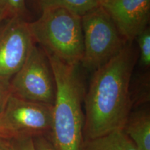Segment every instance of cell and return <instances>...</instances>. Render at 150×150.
<instances>
[{
    "label": "cell",
    "mask_w": 150,
    "mask_h": 150,
    "mask_svg": "<svg viewBox=\"0 0 150 150\" xmlns=\"http://www.w3.org/2000/svg\"><path fill=\"white\" fill-rule=\"evenodd\" d=\"M136 54L127 43L95 70L83 99V140L123 129L132 108L131 79Z\"/></svg>",
    "instance_id": "cell-1"
},
{
    "label": "cell",
    "mask_w": 150,
    "mask_h": 150,
    "mask_svg": "<svg viewBox=\"0 0 150 150\" xmlns=\"http://www.w3.org/2000/svg\"><path fill=\"white\" fill-rule=\"evenodd\" d=\"M46 52L54 76L55 100L50 138L55 150H81L83 140L86 90L78 65L64 63Z\"/></svg>",
    "instance_id": "cell-2"
},
{
    "label": "cell",
    "mask_w": 150,
    "mask_h": 150,
    "mask_svg": "<svg viewBox=\"0 0 150 150\" xmlns=\"http://www.w3.org/2000/svg\"><path fill=\"white\" fill-rule=\"evenodd\" d=\"M35 44L64 63L79 65L83 57L81 16L63 7L41 11L36 20L28 22Z\"/></svg>",
    "instance_id": "cell-3"
},
{
    "label": "cell",
    "mask_w": 150,
    "mask_h": 150,
    "mask_svg": "<svg viewBox=\"0 0 150 150\" xmlns=\"http://www.w3.org/2000/svg\"><path fill=\"white\" fill-rule=\"evenodd\" d=\"M84 67L97 70L129 43L108 13L100 5L81 16Z\"/></svg>",
    "instance_id": "cell-4"
},
{
    "label": "cell",
    "mask_w": 150,
    "mask_h": 150,
    "mask_svg": "<svg viewBox=\"0 0 150 150\" xmlns=\"http://www.w3.org/2000/svg\"><path fill=\"white\" fill-rule=\"evenodd\" d=\"M52 108L10 94L0 110V137L7 140L50 137Z\"/></svg>",
    "instance_id": "cell-5"
},
{
    "label": "cell",
    "mask_w": 150,
    "mask_h": 150,
    "mask_svg": "<svg viewBox=\"0 0 150 150\" xmlns=\"http://www.w3.org/2000/svg\"><path fill=\"white\" fill-rule=\"evenodd\" d=\"M11 93L29 102L53 106L56 84L45 51L34 43L20 70L10 81Z\"/></svg>",
    "instance_id": "cell-6"
},
{
    "label": "cell",
    "mask_w": 150,
    "mask_h": 150,
    "mask_svg": "<svg viewBox=\"0 0 150 150\" xmlns=\"http://www.w3.org/2000/svg\"><path fill=\"white\" fill-rule=\"evenodd\" d=\"M34 43L26 19L12 17L0 24V80L10 81Z\"/></svg>",
    "instance_id": "cell-7"
},
{
    "label": "cell",
    "mask_w": 150,
    "mask_h": 150,
    "mask_svg": "<svg viewBox=\"0 0 150 150\" xmlns=\"http://www.w3.org/2000/svg\"><path fill=\"white\" fill-rule=\"evenodd\" d=\"M108 13L128 42L148 27L150 0H106L99 4Z\"/></svg>",
    "instance_id": "cell-8"
},
{
    "label": "cell",
    "mask_w": 150,
    "mask_h": 150,
    "mask_svg": "<svg viewBox=\"0 0 150 150\" xmlns=\"http://www.w3.org/2000/svg\"><path fill=\"white\" fill-rule=\"evenodd\" d=\"M124 131L138 150H150V114L147 109L130 113Z\"/></svg>",
    "instance_id": "cell-9"
},
{
    "label": "cell",
    "mask_w": 150,
    "mask_h": 150,
    "mask_svg": "<svg viewBox=\"0 0 150 150\" xmlns=\"http://www.w3.org/2000/svg\"><path fill=\"white\" fill-rule=\"evenodd\" d=\"M81 150H138L124 129L83 140Z\"/></svg>",
    "instance_id": "cell-10"
},
{
    "label": "cell",
    "mask_w": 150,
    "mask_h": 150,
    "mask_svg": "<svg viewBox=\"0 0 150 150\" xmlns=\"http://www.w3.org/2000/svg\"><path fill=\"white\" fill-rule=\"evenodd\" d=\"M42 11L52 7H63L82 16L99 5L96 0H34Z\"/></svg>",
    "instance_id": "cell-11"
},
{
    "label": "cell",
    "mask_w": 150,
    "mask_h": 150,
    "mask_svg": "<svg viewBox=\"0 0 150 150\" xmlns=\"http://www.w3.org/2000/svg\"><path fill=\"white\" fill-rule=\"evenodd\" d=\"M139 49L140 61L142 67H147L150 65V29L149 27L144 30L136 37Z\"/></svg>",
    "instance_id": "cell-12"
},
{
    "label": "cell",
    "mask_w": 150,
    "mask_h": 150,
    "mask_svg": "<svg viewBox=\"0 0 150 150\" xmlns=\"http://www.w3.org/2000/svg\"><path fill=\"white\" fill-rule=\"evenodd\" d=\"M0 8L4 10L9 18L20 17L26 19L27 10L25 0H0Z\"/></svg>",
    "instance_id": "cell-13"
},
{
    "label": "cell",
    "mask_w": 150,
    "mask_h": 150,
    "mask_svg": "<svg viewBox=\"0 0 150 150\" xmlns=\"http://www.w3.org/2000/svg\"><path fill=\"white\" fill-rule=\"evenodd\" d=\"M11 150H36L33 138H18L9 140Z\"/></svg>",
    "instance_id": "cell-14"
},
{
    "label": "cell",
    "mask_w": 150,
    "mask_h": 150,
    "mask_svg": "<svg viewBox=\"0 0 150 150\" xmlns=\"http://www.w3.org/2000/svg\"><path fill=\"white\" fill-rule=\"evenodd\" d=\"M36 150H55L49 137H38L33 138Z\"/></svg>",
    "instance_id": "cell-15"
},
{
    "label": "cell",
    "mask_w": 150,
    "mask_h": 150,
    "mask_svg": "<svg viewBox=\"0 0 150 150\" xmlns=\"http://www.w3.org/2000/svg\"><path fill=\"white\" fill-rule=\"evenodd\" d=\"M11 94L9 82L0 80V110Z\"/></svg>",
    "instance_id": "cell-16"
},
{
    "label": "cell",
    "mask_w": 150,
    "mask_h": 150,
    "mask_svg": "<svg viewBox=\"0 0 150 150\" xmlns=\"http://www.w3.org/2000/svg\"><path fill=\"white\" fill-rule=\"evenodd\" d=\"M0 150H11L9 140L0 137Z\"/></svg>",
    "instance_id": "cell-17"
},
{
    "label": "cell",
    "mask_w": 150,
    "mask_h": 150,
    "mask_svg": "<svg viewBox=\"0 0 150 150\" xmlns=\"http://www.w3.org/2000/svg\"><path fill=\"white\" fill-rule=\"evenodd\" d=\"M7 18H9V16L7 14V13L4 10H3L2 8H0V24L2 23L5 20H6Z\"/></svg>",
    "instance_id": "cell-18"
},
{
    "label": "cell",
    "mask_w": 150,
    "mask_h": 150,
    "mask_svg": "<svg viewBox=\"0 0 150 150\" xmlns=\"http://www.w3.org/2000/svg\"><path fill=\"white\" fill-rule=\"evenodd\" d=\"M96 1L99 4V3H101V2H103V1H106V0H96Z\"/></svg>",
    "instance_id": "cell-19"
}]
</instances>
